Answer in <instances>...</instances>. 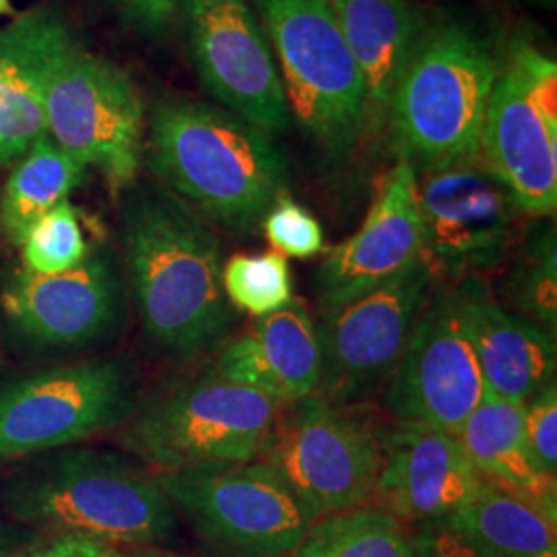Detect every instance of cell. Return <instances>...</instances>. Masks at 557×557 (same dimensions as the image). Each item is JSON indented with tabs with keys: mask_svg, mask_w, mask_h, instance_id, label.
Instances as JSON below:
<instances>
[{
	"mask_svg": "<svg viewBox=\"0 0 557 557\" xmlns=\"http://www.w3.org/2000/svg\"><path fill=\"white\" fill-rule=\"evenodd\" d=\"M20 557H122V554L114 543L103 539L66 533L46 545H32Z\"/></svg>",
	"mask_w": 557,
	"mask_h": 557,
	"instance_id": "obj_34",
	"label": "cell"
},
{
	"mask_svg": "<svg viewBox=\"0 0 557 557\" xmlns=\"http://www.w3.org/2000/svg\"><path fill=\"white\" fill-rule=\"evenodd\" d=\"M250 2L271 41L292 116L326 158H349L370 122V106L331 0Z\"/></svg>",
	"mask_w": 557,
	"mask_h": 557,
	"instance_id": "obj_5",
	"label": "cell"
},
{
	"mask_svg": "<svg viewBox=\"0 0 557 557\" xmlns=\"http://www.w3.org/2000/svg\"><path fill=\"white\" fill-rule=\"evenodd\" d=\"M508 310L557 337V246L554 227H539L506 285Z\"/></svg>",
	"mask_w": 557,
	"mask_h": 557,
	"instance_id": "obj_27",
	"label": "cell"
},
{
	"mask_svg": "<svg viewBox=\"0 0 557 557\" xmlns=\"http://www.w3.org/2000/svg\"><path fill=\"white\" fill-rule=\"evenodd\" d=\"M120 20L149 40L163 38L180 20L182 0H112Z\"/></svg>",
	"mask_w": 557,
	"mask_h": 557,
	"instance_id": "obj_33",
	"label": "cell"
},
{
	"mask_svg": "<svg viewBox=\"0 0 557 557\" xmlns=\"http://www.w3.org/2000/svg\"><path fill=\"white\" fill-rule=\"evenodd\" d=\"M122 246L143 331L163 356L190 361L227 337L236 308L221 242L190 205L165 186L140 188L122 209Z\"/></svg>",
	"mask_w": 557,
	"mask_h": 557,
	"instance_id": "obj_1",
	"label": "cell"
},
{
	"mask_svg": "<svg viewBox=\"0 0 557 557\" xmlns=\"http://www.w3.org/2000/svg\"><path fill=\"white\" fill-rule=\"evenodd\" d=\"M143 160L170 193L236 234H255L287 193V161L271 135L202 101L161 100Z\"/></svg>",
	"mask_w": 557,
	"mask_h": 557,
	"instance_id": "obj_2",
	"label": "cell"
},
{
	"mask_svg": "<svg viewBox=\"0 0 557 557\" xmlns=\"http://www.w3.org/2000/svg\"><path fill=\"white\" fill-rule=\"evenodd\" d=\"M382 440L384 458L372 498L403 527L448 517L475 494L481 475L455 434L398 423Z\"/></svg>",
	"mask_w": 557,
	"mask_h": 557,
	"instance_id": "obj_17",
	"label": "cell"
},
{
	"mask_svg": "<svg viewBox=\"0 0 557 557\" xmlns=\"http://www.w3.org/2000/svg\"><path fill=\"white\" fill-rule=\"evenodd\" d=\"M2 17H15V9L11 0H0V20Z\"/></svg>",
	"mask_w": 557,
	"mask_h": 557,
	"instance_id": "obj_36",
	"label": "cell"
},
{
	"mask_svg": "<svg viewBox=\"0 0 557 557\" xmlns=\"http://www.w3.org/2000/svg\"><path fill=\"white\" fill-rule=\"evenodd\" d=\"M46 133L85 168H96L114 193L131 188L145 151V108L135 81L77 41L48 85Z\"/></svg>",
	"mask_w": 557,
	"mask_h": 557,
	"instance_id": "obj_10",
	"label": "cell"
},
{
	"mask_svg": "<svg viewBox=\"0 0 557 557\" xmlns=\"http://www.w3.org/2000/svg\"><path fill=\"white\" fill-rule=\"evenodd\" d=\"M349 409L314 395L281 405L257 458L317 518L363 506L376 490L384 440Z\"/></svg>",
	"mask_w": 557,
	"mask_h": 557,
	"instance_id": "obj_7",
	"label": "cell"
},
{
	"mask_svg": "<svg viewBox=\"0 0 557 557\" xmlns=\"http://www.w3.org/2000/svg\"><path fill=\"white\" fill-rule=\"evenodd\" d=\"M140 557H184L176 556V554H168V552H149V554H145V556Z\"/></svg>",
	"mask_w": 557,
	"mask_h": 557,
	"instance_id": "obj_38",
	"label": "cell"
},
{
	"mask_svg": "<svg viewBox=\"0 0 557 557\" xmlns=\"http://www.w3.org/2000/svg\"><path fill=\"white\" fill-rule=\"evenodd\" d=\"M485 397L478 356L467 335L457 283L438 285L388 380L386 407L398 423L457 436Z\"/></svg>",
	"mask_w": 557,
	"mask_h": 557,
	"instance_id": "obj_14",
	"label": "cell"
},
{
	"mask_svg": "<svg viewBox=\"0 0 557 557\" xmlns=\"http://www.w3.org/2000/svg\"><path fill=\"white\" fill-rule=\"evenodd\" d=\"M223 292L230 304L252 317H269L294 299L289 262L278 252L236 255L223 262Z\"/></svg>",
	"mask_w": 557,
	"mask_h": 557,
	"instance_id": "obj_28",
	"label": "cell"
},
{
	"mask_svg": "<svg viewBox=\"0 0 557 557\" xmlns=\"http://www.w3.org/2000/svg\"><path fill=\"white\" fill-rule=\"evenodd\" d=\"M124 310L119 269L108 252H89L77 269L36 275L25 269L2 294V312L17 337L38 347H75L106 337Z\"/></svg>",
	"mask_w": 557,
	"mask_h": 557,
	"instance_id": "obj_15",
	"label": "cell"
},
{
	"mask_svg": "<svg viewBox=\"0 0 557 557\" xmlns=\"http://www.w3.org/2000/svg\"><path fill=\"white\" fill-rule=\"evenodd\" d=\"M277 400L209 370L151 398L124 444L161 473L257 460Z\"/></svg>",
	"mask_w": 557,
	"mask_h": 557,
	"instance_id": "obj_6",
	"label": "cell"
},
{
	"mask_svg": "<svg viewBox=\"0 0 557 557\" xmlns=\"http://www.w3.org/2000/svg\"><path fill=\"white\" fill-rule=\"evenodd\" d=\"M320 368L319 329L299 299L259 319L248 335L227 343L215 361L223 379L255 388L278 405L312 397Z\"/></svg>",
	"mask_w": 557,
	"mask_h": 557,
	"instance_id": "obj_22",
	"label": "cell"
},
{
	"mask_svg": "<svg viewBox=\"0 0 557 557\" xmlns=\"http://www.w3.org/2000/svg\"><path fill=\"white\" fill-rule=\"evenodd\" d=\"M537 108L541 119L557 128V64L531 41H515L502 62Z\"/></svg>",
	"mask_w": 557,
	"mask_h": 557,
	"instance_id": "obj_31",
	"label": "cell"
},
{
	"mask_svg": "<svg viewBox=\"0 0 557 557\" xmlns=\"http://www.w3.org/2000/svg\"><path fill=\"white\" fill-rule=\"evenodd\" d=\"M518 2H533V4H543V7H554L556 0H518Z\"/></svg>",
	"mask_w": 557,
	"mask_h": 557,
	"instance_id": "obj_37",
	"label": "cell"
},
{
	"mask_svg": "<svg viewBox=\"0 0 557 557\" xmlns=\"http://www.w3.org/2000/svg\"><path fill=\"white\" fill-rule=\"evenodd\" d=\"M363 79L370 119L388 112L428 25L413 0H331Z\"/></svg>",
	"mask_w": 557,
	"mask_h": 557,
	"instance_id": "obj_23",
	"label": "cell"
},
{
	"mask_svg": "<svg viewBox=\"0 0 557 557\" xmlns=\"http://www.w3.org/2000/svg\"><path fill=\"white\" fill-rule=\"evenodd\" d=\"M457 287L485 395L524 405L556 380V335L504 308L483 278L457 281Z\"/></svg>",
	"mask_w": 557,
	"mask_h": 557,
	"instance_id": "obj_20",
	"label": "cell"
},
{
	"mask_svg": "<svg viewBox=\"0 0 557 557\" xmlns=\"http://www.w3.org/2000/svg\"><path fill=\"white\" fill-rule=\"evenodd\" d=\"M285 557H418L407 527L379 506L322 517Z\"/></svg>",
	"mask_w": 557,
	"mask_h": 557,
	"instance_id": "obj_26",
	"label": "cell"
},
{
	"mask_svg": "<svg viewBox=\"0 0 557 557\" xmlns=\"http://www.w3.org/2000/svg\"><path fill=\"white\" fill-rule=\"evenodd\" d=\"M77 44L64 13L44 4L0 27V168L46 133V94L60 59Z\"/></svg>",
	"mask_w": 557,
	"mask_h": 557,
	"instance_id": "obj_18",
	"label": "cell"
},
{
	"mask_svg": "<svg viewBox=\"0 0 557 557\" xmlns=\"http://www.w3.org/2000/svg\"><path fill=\"white\" fill-rule=\"evenodd\" d=\"M89 246L75 207L64 200L34 223L21 242L23 269L36 275H60L89 257Z\"/></svg>",
	"mask_w": 557,
	"mask_h": 557,
	"instance_id": "obj_29",
	"label": "cell"
},
{
	"mask_svg": "<svg viewBox=\"0 0 557 557\" xmlns=\"http://www.w3.org/2000/svg\"><path fill=\"white\" fill-rule=\"evenodd\" d=\"M502 60L478 29L457 20L425 25L386 119L413 170L479 151Z\"/></svg>",
	"mask_w": 557,
	"mask_h": 557,
	"instance_id": "obj_4",
	"label": "cell"
},
{
	"mask_svg": "<svg viewBox=\"0 0 557 557\" xmlns=\"http://www.w3.org/2000/svg\"><path fill=\"white\" fill-rule=\"evenodd\" d=\"M260 227L275 252L285 259H312L324 250V232L319 221L287 193L273 202Z\"/></svg>",
	"mask_w": 557,
	"mask_h": 557,
	"instance_id": "obj_30",
	"label": "cell"
},
{
	"mask_svg": "<svg viewBox=\"0 0 557 557\" xmlns=\"http://www.w3.org/2000/svg\"><path fill=\"white\" fill-rule=\"evenodd\" d=\"M0 506L25 527L108 543L158 545L178 527L158 475L94 448L27 458L0 481Z\"/></svg>",
	"mask_w": 557,
	"mask_h": 557,
	"instance_id": "obj_3",
	"label": "cell"
},
{
	"mask_svg": "<svg viewBox=\"0 0 557 557\" xmlns=\"http://www.w3.org/2000/svg\"><path fill=\"white\" fill-rule=\"evenodd\" d=\"M479 149L522 215L556 213L557 128L541 119L504 64L487 103Z\"/></svg>",
	"mask_w": 557,
	"mask_h": 557,
	"instance_id": "obj_19",
	"label": "cell"
},
{
	"mask_svg": "<svg viewBox=\"0 0 557 557\" xmlns=\"http://www.w3.org/2000/svg\"><path fill=\"white\" fill-rule=\"evenodd\" d=\"M421 257L418 172L398 158L358 232L335 246L317 273L320 310H335L400 275Z\"/></svg>",
	"mask_w": 557,
	"mask_h": 557,
	"instance_id": "obj_16",
	"label": "cell"
},
{
	"mask_svg": "<svg viewBox=\"0 0 557 557\" xmlns=\"http://www.w3.org/2000/svg\"><path fill=\"white\" fill-rule=\"evenodd\" d=\"M180 21L202 87L267 135L289 128L277 60L250 0H182Z\"/></svg>",
	"mask_w": 557,
	"mask_h": 557,
	"instance_id": "obj_13",
	"label": "cell"
},
{
	"mask_svg": "<svg viewBox=\"0 0 557 557\" xmlns=\"http://www.w3.org/2000/svg\"><path fill=\"white\" fill-rule=\"evenodd\" d=\"M522 430L529 457L545 478L557 473V384L556 380L524 403Z\"/></svg>",
	"mask_w": 557,
	"mask_h": 557,
	"instance_id": "obj_32",
	"label": "cell"
},
{
	"mask_svg": "<svg viewBox=\"0 0 557 557\" xmlns=\"http://www.w3.org/2000/svg\"><path fill=\"white\" fill-rule=\"evenodd\" d=\"M524 405L485 395L457 436L483 481L527 499L557 522L556 479L545 478L529 457Z\"/></svg>",
	"mask_w": 557,
	"mask_h": 557,
	"instance_id": "obj_24",
	"label": "cell"
},
{
	"mask_svg": "<svg viewBox=\"0 0 557 557\" xmlns=\"http://www.w3.org/2000/svg\"><path fill=\"white\" fill-rule=\"evenodd\" d=\"M32 545H36V537L23 533L13 522L0 518V557H20Z\"/></svg>",
	"mask_w": 557,
	"mask_h": 557,
	"instance_id": "obj_35",
	"label": "cell"
},
{
	"mask_svg": "<svg viewBox=\"0 0 557 557\" xmlns=\"http://www.w3.org/2000/svg\"><path fill=\"white\" fill-rule=\"evenodd\" d=\"M158 481L225 557H285L319 520L260 460L160 473Z\"/></svg>",
	"mask_w": 557,
	"mask_h": 557,
	"instance_id": "obj_8",
	"label": "cell"
},
{
	"mask_svg": "<svg viewBox=\"0 0 557 557\" xmlns=\"http://www.w3.org/2000/svg\"><path fill=\"white\" fill-rule=\"evenodd\" d=\"M440 278L419 257L376 289L322 312V368L314 397L351 407L393 379L423 308Z\"/></svg>",
	"mask_w": 557,
	"mask_h": 557,
	"instance_id": "obj_12",
	"label": "cell"
},
{
	"mask_svg": "<svg viewBox=\"0 0 557 557\" xmlns=\"http://www.w3.org/2000/svg\"><path fill=\"white\" fill-rule=\"evenodd\" d=\"M87 170L48 133L38 137L15 161L0 197V227L7 239L21 246L36 221L79 188Z\"/></svg>",
	"mask_w": 557,
	"mask_h": 557,
	"instance_id": "obj_25",
	"label": "cell"
},
{
	"mask_svg": "<svg viewBox=\"0 0 557 557\" xmlns=\"http://www.w3.org/2000/svg\"><path fill=\"white\" fill-rule=\"evenodd\" d=\"M137 379L126 359H87L0 391V462L66 448L131 418Z\"/></svg>",
	"mask_w": 557,
	"mask_h": 557,
	"instance_id": "obj_9",
	"label": "cell"
},
{
	"mask_svg": "<svg viewBox=\"0 0 557 557\" xmlns=\"http://www.w3.org/2000/svg\"><path fill=\"white\" fill-rule=\"evenodd\" d=\"M421 259L436 277L483 278L508 257L520 211L481 149L421 170Z\"/></svg>",
	"mask_w": 557,
	"mask_h": 557,
	"instance_id": "obj_11",
	"label": "cell"
},
{
	"mask_svg": "<svg viewBox=\"0 0 557 557\" xmlns=\"http://www.w3.org/2000/svg\"><path fill=\"white\" fill-rule=\"evenodd\" d=\"M409 535L418 557H557L556 522L483 479L458 510Z\"/></svg>",
	"mask_w": 557,
	"mask_h": 557,
	"instance_id": "obj_21",
	"label": "cell"
}]
</instances>
